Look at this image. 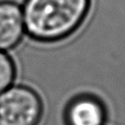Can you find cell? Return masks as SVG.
<instances>
[{"instance_id":"obj_2","label":"cell","mask_w":125,"mask_h":125,"mask_svg":"<svg viewBox=\"0 0 125 125\" xmlns=\"http://www.w3.org/2000/svg\"><path fill=\"white\" fill-rule=\"evenodd\" d=\"M44 102L32 87L14 83L0 93V125H39Z\"/></svg>"},{"instance_id":"obj_4","label":"cell","mask_w":125,"mask_h":125,"mask_svg":"<svg viewBox=\"0 0 125 125\" xmlns=\"http://www.w3.org/2000/svg\"><path fill=\"white\" fill-rule=\"evenodd\" d=\"M25 33L21 5L13 0H0V51L15 49Z\"/></svg>"},{"instance_id":"obj_3","label":"cell","mask_w":125,"mask_h":125,"mask_svg":"<svg viewBox=\"0 0 125 125\" xmlns=\"http://www.w3.org/2000/svg\"><path fill=\"white\" fill-rule=\"evenodd\" d=\"M107 111L103 101L92 94L73 97L64 107V125H104Z\"/></svg>"},{"instance_id":"obj_5","label":"cell","mask_w":125,"mask_h":125,"mask_svg":"<svg viewBox=\"0 0 125 125\" xmlns=\"http://www.w3.org/2000/svg\"><path fill=\"white\" fill-rule=\"evenodd\" d=\"M18 68L8 52L0 51V93L16 83Z\"/></svg>"},{"instance_id":"obj_1","label":"cell","mask_w":125,"mask_h":125,"mask_svg":"<svg viewBox=\"0 0 125 125\" xmlns=\"http://www.w3.org/2000/svg\"><path fill=\"white\" fill-rule=\"evenodd\" d=\"M91 0H24L21 5L25 33L39 43H58L83 24Z\"/></svg>"}]
</instances>
